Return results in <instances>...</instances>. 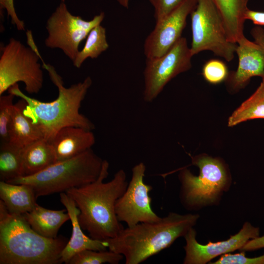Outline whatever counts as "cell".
Segmentation results:
<instances>
[{
  "instance_id": "obj_1",
  "label": "cell",
  "mask_w": 264,
  "mask_h": 264,
  "mask_svg": "<svg viewBox=\"0 0 264 264\" xmlns=\"http://www.w3.org/2000/svg\"><path fill=\"white\" fill-rule=\"evenodd\" d=\"M42 66L48 72L52 82L57 87L58 96L51 102H44L30 97L23 93L16 84L8 89L9 93L24 99L27 103L24 114L30 119L42 133L43 138L50 142L57 132L67 126H75L92 131L93 123L81 114L79 110L92 80L87 77L82 82L69 88L64 86L61 76L55 68L46 64L40 56Z\"/></svg>"
},
{
  "instance_id": "obj_2",
  "label": "cell",
  "mask_w": 264,
  "mask_h": 264,
  "mask_svg": "<svg viewBox=\"0 0 264 264\" xmlns=\"http://www.w3.org/2000/svg\"><path fill=\"white\" fill-rule=\"evenodd\" d=\"M109 169V162L104 160L96 180L66 192L80 210L78 220L83 230L91 238L101 241L116 237L124 228L116 217L115 206L128 185L126 174L120 169L111 180L104 182Z\"/></svg>"
},
{
  "instance_id": "obj_3",
  "label": "cell",
  "mask_w": 264,
  "mask_h": 264,
  "mask_svg": "<svg viewBox=\"0 0 264 264\" xmlns=\"http://www.w3.org/2000/svg\"><path fill=\"white\" fill-rule=\"evenodd\" d=\"M199 217L197 214L170 212L156 221L124 228L116 237L104 241L108 249L124 256L126 264H138L184 237Z\"/></svg>"
},
{
  "instance_id": "obj_4",
  "label": "cell",
  "mask_w": 264,
  "mask_h": 264,
  "mask_svg": "<svg viewBox=\"0 0 264 264\" xmlns=\"http://www.w3.org/2000/svg\"><path fill=\"white\" fill-rule=\"evenodd\" d=\"M68 240L35 232L22 215L8 211L0 199V264H57Z\"/></svg>"
},
{
  "instance_id": "obj_5",
  "label": "cell",
  "mask_w": 264,
  "mask_h": 264,
  "mask_svg": "<svg viewBox=\"0 0 264 264\" xmlns=\"http://www.w3.org/2000/svg\"><path fill=\"white\" fill-rule=\"evenodd\" d=\"M103 160L89 149L73 157L57 161L36 174L7 182L31 186L37 198L94 181L100 174Z\"/></svg>"
},
{
  "instance_id": "obj_6",
  "label": "cell",
  "mask_w": 264,
  "mask_h": 264,
  "mask_svg": "<svg viewBox=\"0 0 264 264\" xmlns=\"http://www.w3.org/2000/svg\"><path fill=\"white\" fill-rule=\"evenodd\" d=\"M193 165L199 169L198 176L183 169L178 178L181 186L179 198L188 210L218 203L231 185V179L224 164L218 158L201 154L192 158Z\"/></svg>"
},
{
  "instance_id": "obj_7",
  "label": "cell",
  "mask_w": 264,
  "mask_h": 264,
  "mask_svg": "<svg viewBox=\"0 0 264 264\" xmlns=\"http://www.w3.org/2000/svg\"><path fill=\"white\" fill-rule=\"evenodd\" d=\"M25 46L20 41L10 39L5 45H1L0 57V96L7 90L22 82L29 94H37L43 85V72L39 62L41 54L30 30L26 32Z\"/></svg>"
},
{
  "instance_id": "obj_8",
  "label": "cell",
  "mask_w": 264,
  "mask_h": 264,
  "mask_svg": "<svg viewBox=\"0 0 264 264\" xmlns=\"http://www.w3.org/2000/svg\"><path fill=\"white\" fill-rule=\"evenodd\" d=\"M190 15L192 55L209 50L227 62L231 61L237 44L228 40L221 15L213 0H198Z\"/></svg>"
},
{
  "instance_id": "obj_9",
  "label": "cell",
  "mask_w": 264,
  "mask_h": 264,
  "mask_svg": "<svg viewBox=\"0 0 264 264\" xmlns=\"http://www.w3.org/2000/svg\"><path fill=\"white\" fill-rule=\"evenodd\" d=\"M104 18L105 13L101 12L91 20L85 21L70 13L64 1H62L47 21L48 35L45 45L61 49L73 62L79 51L80 44L91 29L101 24Z\"/></svg>"
},
{
  "instance_id": "obj_10",
  "label": "cell",
  "mask_w": 264,
  "mask_h": 264,
  "mask_svg": "<svg viewBox=\"0 0 264 264\" xmlns=\"http://www.w3.org/2000/svg\"><path fill=\"white\" fill-rule=\"evenodd\" d=\"M193 56L186 39L181 37L163 55L146 58L143 72L144 101H153L169 81L180 73L189 70Z\"/></svg>"
},
{
  "instance_id": "obj_11",
  "label": "cell",
  "mask_w": 264,
  "mask_h": 264,
  "mask_svg": "<svg viewBox=\"0 0 264 264\" xmlns=\"http://www.w3.org/2000/svg\"><path fill=\"white\" fill-rule=\"evenodd\" d=\"M146 166L143 162L136 164L132 170V177L123 194L117 199L115 206L116 217L127 227L141 222H154L159 217L152 209L149 192L152 186L144 182Z\"/></svg>"
},
{
  "instance_id": "obj_12",
  "label": "cell",
  "mask_w": 264,
  "mask_h": 264,
  "mask_svg": "<svg viewBox=\"0 0 264 264\" xmlns=\"http://www.w3.org/2000/svg\"><path fill=\"white\" fill-rule=\"evenodd\" d=\"M198 0H181L170 13L156 21L154 28L144 44L146 58L163 55L177 42L181 37L187 17L195 9Z\"/></svg>"
},
{
  "instance_id": "obj_13",
  "label": "cell",
  "mask_w": 264,
  "mask_h": 264,
  "mask_svg": "<svg viewBox=\"0 0 264 264\" xmlns=\"http://www.w3.org/2000/svg\"><path fill=\"white\" fill-rule=\"evenodd\" d=\"M197 233L193 227L184 236L185 256L184 264H205L223 254L240 250L249 240L260 236V229L245 222L237 234L225 241L201 244L196 239Z\"/></svg>"
},
{
  "instance_id": "obj_14",
  "label": "cell",
  "mask_w": 264,
  "mask_h": 264,
  "mask_svg": "<svg viewBox=\"0 0 264 264\" xmlns=\"http://www.w3.org/2000/svg\"><path fill=\"white\" fill-rule=\"evenodd\" d=\"M236 53L239 58L237 69L227 79L231 89L237 91L244 88L252 77L264 78V50L244 36L237 43Z\"/></svg>"
},
{
  "instance_id": "obj_15",
  "label": "cell",
  "mask_w": 264,
  "mask_h": 264,
  "mask_svg": "<svg viewBox=\"0 0 264 264\" xmlns=\"http://www.w3.org/2000/svg\"><path fill=\"white\" fill-rule=\"evenodd\" d=\"M60 201L66 210L72 227L71 237L61 253L60 263L68 264L72 257L85 250H107L105 241L92 239L84 233L78 220L80 210L74 200L66 192L60 193Z\"/></svg>"
},
{
  "instance_id": "obj_16",
  "label": "cell",
  "mask_w": 264,
  "mask_h": 264,
  "mask_svg": "<svg viewBox=\"0 0 264 264\" xmlns=\"http://www.w3.org/2000/svg\"><path fill=\"white\" fill-rule=\"evenodd\" d=\"M95 142L92 131L78 127L67 126L60 129L50 143L57 162L73 157L91 149Z\"/></svg>"
},
{
  "instance_id": "obj_17",
  "label": "cell",
  "mask_w": 264,
  "mask_h": 264,
  "mask_svg": "<svg viewBox=\"0 0 264 264\" xmlns=\"http://www.w3.org/2000/svg\"><path fill=\"white\" fill-rule=\"evenodd\" d=\"M26 105L22 98L14 104L8 127L9 141L22 148L43 138L37 126L24 114Z\"/></svg>"
},
{
  "instance_id": "obj_18",
  "label": "cell",
  "mask_w": 264,
  "mask_h": 264,
  "mask_svg": "<svg viewBox=\"0 0 264 264\" xmlns=\"http://www.w3.org/2000/svg\"><path fill=\"white\" fill-rule=\"evenodd\" d=\"M66 210L46 209L38 204L30 212L22 214L31 228L40 235L50 239L57 237L61 227L70 217Z\"/></svg>"
},
{
  "instance_id": "obj_19",
  "label": "cell",
  "mask_w": 264,
  "mask_h": 264,
  "mask_svg": "<svg viewBox=\"0 0 264 264\" xmlns=\"http://www.w3.org/2000/svg\"><path fill=\"white\" fill-rule=\"evenodd\" d=\"M223 20L228 40L237 44L243 37L249 0H213Z\"/></svg>"
},
{
  "instance_id": "obj_20",
  "label": "cell",
  "mask_w": 264,
  "mask_h": 264,
  "mask_svg": "<svg viewBox=\"0 0 264 264\" xmlns=\"http://www.w3.org/2000/svg\"><path fill=\"white\" fill-rule=\"evenodd\" d=\"M0 198L9 212L22 215L31 211L37 198L33 188L27 184L0 181Z\"/></svg>"
},
{
  "instance_id": "obj_21",
  "label": "cell",
  "mask_w": 264,
  "mask_h": 264,
  "mask_svg": "<svg viewBox=\"0 0 264 264\" xmlns=\"http://www.w3.org/2000/svg\"><path fill=\"white\" fill-rule=\"evenodd\" d=\"M22 157L23 176L36 174L56 162L50 142L44 138L23 148Z\"/></svg>"
},
{
  "instance_id": "obj_22",
  "label": "cell",
  "mask_w": 264,
  "mask_h": 264,
  "mask_svg": "<svg viewBox=\"0 0 264 264\" xmlns=\"http://www.w3.org/2000/svg\"><path fill=\"white\" fill-rule=\"evenodd\" d=\"M22 149L9 141L0 146V180L8 181L23 176Z\"/></svg>"
},
{
  "instance_id": "obj_23",
  "label": "cell",
  "mask_w": 264,
  "mask_h": 264,
  "mask_svg": "<svg viewBox=\"0 0 264 264\" xmlns=\"http://www.w3.org/2000/svg\"><path fill=\"white\" fill-rule=\"evenodd\" d=\"M259 118L264 119V78L255 91L229 117L228 126Z\"/></svg>"
},
{
  "instance_id": "obj_24",
  "label": "cell",
  "mask_w": 264,
  "mask_h": 264,
  "mask_svg": "<svg viewBox=\"0 0 264 264\" xmlns=\"http://www.w3.org/2000/svg\"><path fill=\"white\" fill-rule=\"evenodd\" d=\"M109 46L105 28L101 24L98 25L89 32L83 48L79 50L72 62L73 66L77 68H80L87 58H97L103 52L106 51Z\"/></svg>"
},
{
  "instance_id": "obj_25",
  "label": "cell",
  "mask_w": 264,
  "mask_h": 264,
  "mask_svg": "<svg viewBox=\"0 0 264 264\" xmlns=\"http://www.w3.org/2000/svg\"><path fill=\"white\" fill-rule=\"evenodd\" d=\"M123 258L122 255L109 249L102 251L87 249L75 254L68 264H118Z\"/></svg>"
},
{
  "instance_id": "obj_26",
  "label": "cell",
  "mask_w": 264,
  "mask_h": 264,
  "mask_svg": "<svg viewBox=\"0 0 264 264\" xmlns=\"http://www.w3.org/2000/svg\"><path fill=\"white\" fill-rule=\"evenodd\" d=\"M202 75L205 80L209 83L218 84L227 78L228 71L226 65L223 61L211 59L204 65Z\"/></svg>"
},
{
  "instance_id": "obj_27",
  "label": "cell",
  "mask_w": 264,
  "mask_h": 264,
  "mask_svg": "<svg viewBox=\"0 0 264 264\" xmlns=\"http://www.w3.org/2000/svg\"><path fill=\"white\" fill-rule=\"evenodd\" d=\"M15 96L9 93L0 96V137L1 142L9 141L8 127L11 120Z\"/></svg>"
},
{
  "instance_id": "obj_28",
  "label": "cell",
  "mask_w": 264,
  "mask_h": 264,
  "mask_svg": "<svg viewBox=\"0 0 264 264\" xmlns=\"http://www.w3.org/2000/svg\"><path fill=\"white\" fill-rule=\"evenodd\" d=\"M213 264H264V254L261 256L248 258L245 256L244 251L232 254L230 253L223 254Z\"/></svg>"
},
{
  "instance_id": "obj_29",
  "label": "cell",
  "mask_w": 264,
  "mask_h": 264,
  "mask_svg": "<svg viewBox=\"0 0 264 264\" xmlns=\"http://www.w3.org/2000/svg\"><path fill=\"white\" fill-rule=\"evenodd\" d=\"M154 8V18L157 21L170 13L181 0H149Z\"/></svg>"
},
{
  "instance_id": "obj_30",
  "label": "cell",
  "mask_w": 264,
  "mask_h": 264,
  "mask_svg": "<svg viewBox=\"0 0 264 264\" xmlns=\"http://www.w3.org/2000/svg\"><path fill=\"white\" fill-rule=\"evenodd\" d=\"M65 1V0H62ZM0 9H6L8 16L11 18V22L16 26L18 30H25L24 22L17 15L14 4V0H0Z\"/></svg>"
},
{
  "instance_id": "obj_31",
  "label": "cell",
  "mask_w": 264,
  "mask_h": 264,
  "mask_svg": "<svg viewBox=\"0 0 264 264\" xmlns=\"http://www.w3.org/2000/svg\"><path fill=\"white\" fill-rule=\"evenodd\" d=\"M264 248V235L249 240L241 249L242 251H254Z\"/></svg>"
},
{
  "instance_id": "obj_32",
  "label": "cell",
  "mask_w": 264,
  "mask_h": 264,
  "mask_svg": "<svg viewBox=\"0 0 264 264\" xmlns=\"http://www.w3.org/2000/svg\"><path fill=\"white\" fill-rule=\"evenodd\" d=\"M245 19L252 22L255 25L258 26L264 25V12L247 10L245 15Z\"/></svg>"
},
{
  "instance_id": "obj_33",
  "label": "cell",
  "mask_w": 264,
  "mask_h": 264,
  "mask_svg": "<svg viewBox=\"0 0 264 264\" xmlns=\"http://www.w3.org/2000/svg\"><path fill=\"white\" fill-rule=\"evenodd\" d=\"M251 34L254 39V42L258 44L264 50V29L261 26L254 27Z\"/></svg>"
},
{
  "instance_id": "obj_34",
  "label": "cell",
  "mask_w": 264,
  "mask_h": 264,
  "mask_svg": "<svg viewBox=\"0 0 264 264\" xmlns=\"http://www.w3.org/2000/svg\"><path fill=\"white\" fill-rule=\"evenodd\" d=\"M118 3L124 8H129V2L130 0H116Z\"/></svg>"
}]
</instances>
